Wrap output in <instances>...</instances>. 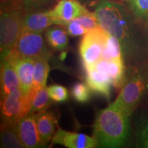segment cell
I'll return each mask as SVG.
<instances>
[{
	"mask_svg": "<svg viewBox=\"0 0 148 148\" xmlns=\"http://www.w3.org/2000/svg\"><path fill=\"white\" fill-rule=\"evenodd\" d=\"M107 34L108 33L99 26L90 29L83 36L79 51L85 69L93 66L103 58Z\"/></svg>",
	"mask_w": 148,
	"mask_h": 148,
	"instance_id": "cell-5",
	"label": "cell"
},
{
	"mask_svg": "<svg viewBox=\"0 0 148 148\" xmlns=\"http://www.w3.org/2000/svg\"><path fill=\"white\" fill-rule=\"evenodd\" d=\"M1 3L0 48L2 60L13 49L21 34L25 12L14 1Z\"/></svg>",
	"mask_w": 148,
	"mask_h": 148,
	"instance_id": "cell-4",
	"label": "cell"
},
{
	"mask_svg": "<svg viewBox=\"0 0 148 148\" xmlns=\"http://www.w3.org/2000/svg\"><path fill=\"white\" fill-rule=\"evenodd\" d=\"M85 71L86 72V84L90 89L109 99L111 94V86L113 85L108 73L93 67L85 69Z\"/></svg>",
	"mask_w": 148,
	"mask_h": 148,
	"instance_id": "cell-13",
	"label": "cell"
},
{
	"mask_svg": "<svg viewBox=\"0 0 148 148\" xmlns=\"http://www.w3.org/2000/svg\"><path fill=\"white\" fill-rule=\"evenodd\" d=\"M145 21L146 25H147V26L148 27V18H146V19H145Z\"/></svg>",
	"mask_w": 148,
	"mask_h": 148,
	"instance_id": "cell-31",
	"label": "cell"
},
{
	"mask_svg": "<svg viewBox=\"0 0 148 148\" xmlns=\"http://www.w3.org/2000/svg\"><path fill=\"white\" fill-rule=\"evenodd\" d=\"M90 88L87 84L77 82L72 87L71 93L75 100L79 103H85L90 98Z\"/></svg>",
	"mask_w": 148,
	"mask_h": 148,
	"instance_id": "cell-24",
	"label": "cell"
},
{
	"mask_svg": "<svg viewBox=\"0 0 148 148\" xmlns=\"http://www.w3.org/2000/svg\"><path fill=\"white\" fill-rule=\"evenodd\" d=\"M56 25V21L51 15L50 10L45 11H27L23 18V29L41 33Z\"/></svg>",
	"mask_w": 148,
	"mask_h": 148,
	"instance_id": "cell-12",
	"label": "cell"
},
{
	"mask_svg": "<svg viewBox=\"0 0 148 148\" xmlns=\"http://www.w3.org/2000/svg\"><path fill=\"white\" fill-rule=\"evenodd\" d=\"M50 0H14V1L20 6L25 12L34 10L48 2Z\"/></svg>",
	"mask_w": 148,
	"mask_h": 148,
	"instance_id": "cell-28",
	"label": "cell"
},
{
	"mask_svg": "<svg viewBox=\"0 0 148 148\" xmlns=\"http://www.w3.org/2000/svg\"><path fill=\"white\" fill-rule=\"evenodd\" d=\"M93 132L99 147H123L129 136L130 117L111 103L97 113Z\"/></svg>",
	"mask_w": 148,
	"mask_h": 148,
	"instance_id": "cell-2",
	"label": "cell"
},
{
	"mask_svg": "<svg viewBox=\"0 0 148 148\" xmlns=\"http://www.w3.org/2000/svg\"><path fill=\"white\" fill-rule=\"evenodd\" d=\"M1 99L20 88V82L13 65L8 59L1 60Z\"/></svg>",
	"mask_w": 148,
	"mask_h": 148,
	"instance_id": "cell-15",
	"label": "cell"
},
{
	"mask_svg": "<svg viewBox=\"0 0 148 148\" xmlns=\"http://www.w3.org/2000/svg\"><path fill=\"white\" fill-rule=\"evenodd\" d=\"M51 99L56 102H63L68 99L69 95L65 87L60 84H53L47 87Z\"/></svg>",
	"mask_w": 148,
	"mask_h": 148,
	"instance_id": "cell-25",
	"label": "cell"
},
{
	"mask_svg": "<svg viewBox=\"0 0 148 148\" xmlns=\"http://www.w3.org/2000/svg\"><path fill=\"white\" fill-rule=\"evenodd\" d=\"M136 141L138 147L148 148V114L138 121L136 130Z\"/></svg>",
	"mask_w": 148,
	"mask_h": 148,
	"instance_id": "cell-23",
	"label": "cell"
},
{
	"mask_svg": "<svg viewBox=\"0 0 148 148\" xmlns=\"http://www.w3.org/2000/svg\"><path fill=\"white\" fill-rule=\"evenodd\" d=\"M79 1H80V2H86V1H90V0H79Z\"/></svg>",
	"mask_w": 148,
	"mask_h": 148,
	"instance_id": "cell-30",
	"label": "cell"
},
{
	"mask_svg": "<svg viewBox=\"0 0 148 148\" xmlns=\"http://www.w3.org/2000/svg\"><path fill=\"white\" fill-rule=\"evenodd\" d=\"M1 147L23 148L14 126L1 125Z\"/></svg>",
	"mask_w": 148,
	"mask_h": 148,
	"instance_id": "cell-18",
	"label": "cell"
},
{
	"mask_svg": "<svg viewBox=\"0 0 148 148\" xmlns=\"http://www.w3.org/2000/svg\"><path fill=\"white\" fill-rule=\"evenodd\" d=\"M48 60L49 58L43 56H38L34 58L33 81L29 94V98L31 102H32V98L34 94L41 88L46 87V82L49 71Z\"/></svg>",
	"mask_w": 148,
	"mask_h": 148,
	"instance_id": "cell-16",
	"label": "cell"
},
{
	"mask_svg": "<svg viewBox=\"0 0 148 148\" xmlns=\"http://www.w3.org/2000/svg\"><path fill=\"white\" fill-rule=\"evenodd\" d=\"M102 58L108 60H124L119 40L108 33L105 42Z\"/></svg>",
	"mask_w": 148,
	"mask_h": 148,
	"instance_id": "cell-20",
	"label": "cell"
},
{
	"mask_svg": "<svg viewBox=\"0 0 148 148\" xmlns=\"http://www.w3.org/2000/svg\"><path fill=\"white\" fill-rule=\"evenodd\" d=\"M51 143L69 148H93L97 146L95 137L82 133L68 132L58 127L51 138Z\"/></svg>",
	"mask_w": 148,
	"mask_h": 148,
	"instance_id": "cell-11",
	"label": "cell"
},
{
	"mask_svg": "<svg viewBox=\"0 0 148 148\" xmlns=\"http://www.w3.org/2000/svg\"><path fill=\"white\" fill-rule=\"evenodd\" d=\"M31 101L22 93L20 88L1 99V125L14 126L23 116L29 112Z\"/></svg>",
	"mask_w": 148,
	"mask_h": 148,
	"instance_id": "cell-6",
	"label": "cell"
},
{
	"mask_svg": "<svg viewBox=\"0 0 148 148\" xmlns=\"http://www.w3.org/2000/svg\"><path fill=\"white\" fill-rule=\"evenodd\" d=\"M147 94L148 67L138 66L125 78L121 91L112 104L130 117Z\"/></svg>",
	"mask_w": 148,
	"mask_h": 148,
	"instance_id": "cell-3",
	"label": "cell"
},
{
	"mask_svg": "<svg viewBox=\"0 0 148 148\" xmlns=\"http://www.w3.org/2000/svg\"><path fill=\"white\" fill-rule=\"evenodd\" d=\"M67 34L71 36H84L88 32L87 29L82 26L80 23H78L75 19L68 22L64 25Z\"/></svg>",
	"mask_w": 148,
	"mask_h": 148,
	"instance_id": "cell-27",
	"label": "cell"
},
{
	"mask_svg": "<svg viewBox=\"0 0 148 148\" xmlns=\"http://www.w3.org/2000/svg\"><path fill=\"white\" fill-rule=\"evenodd\" d=\"M14 128L25 147L35 148L42 146L35 120V113L28 112L23 116L16 123Z\"/></svg>",
	"mask_w": 148,
	"mask_h": 148,
	"instance_id": "cell-10",
	"label": "cell"
},
{
	"mask_svg": "<svg viewBox=\"0 0 148 148\" xmlns=\"http://www.w3.org/2000/svg\"><path fill=\"white\" fill-rule=\"evenodd\" d=\"M88 10L79 0H60L50 10L56 25L64 26L68 22L82 15Z\"/></svg>",
	"mask_w": 148,
	"mask_h": 148,
	"instance_id": "cell-9",
	"label": "cell"
},
{
	"mask_svg": "<svg viewBox=\"0 0 148 148\" xmlns=\"http://www.w3.org/2000/svg\"><path fill=\"white\" fill-rule=\"evenodd\" d=\"M52 101L48 93L47 87L41 88L32 97L29 112L37 113L45 111L50 106Z\"/></svg>",
	"mask_w": 148,
	"mask_h": 148,
	"instance_id": "cell-21",
	"label": "cell"
},
{
	"mask_svg": "<svg viewBox=\"0 0 148 148\" xmlns=\"http://www.w3.org/2000/svg\"><path fill=\"white\" fill-rule=\"evenodd\" d=\"M75 20L80 23L85 28L87 29L88 31L100 26L99 23H98L97 17H96L95 14L91 13L89 11L86 13L75 18Z\"/></svg>",
	"mask_w": 148,
	"mask_h": 148,
	"instance_id": "cell-26",
	"label": "cell"
},
{
	"mask_svg": "<svg viewBox=\"0 0 148 148\" xmlns=\"http://www.w3.org/2000/svg\"><path fill=\"white\" fill-rule=\"evenodd\" d=\"M125 61L109 60L108 73L112 79V85L116 88L122 87L125 80Z\"/></svg>",
	"mask_w": 148,
	"mask_h": 148,
	"instance_id": "cell-19",
	"label": "cell"
},
{
	"mask_svg": "<svg viewBox=\"0 0 148 148\" xmlns=\"http://www.w3.org/2000/svg\"><path fill=\"white\" fill-rule=\"evenodd\" d=\"M9 1H14V0H1V3L9 2Z\"/></svg>",
	"mask_w": 148,
	"mask_h": 148,
	"instance_id": "cell-29",
	"label": "cell"
},
{
	"mask_svg": "<svg viewBox=\"0 0 148 148\" xmlns=\"http://www.w3.org/2000/svg\"><path fill=\"white\" fill-rule=\"evenodd\" d=\"M128 10L116 1L98 0L93 13L100 27L119 40L125 64L136 67L146 65L148 34L138 28Z\"/></svg>",
	"mask_w": 148,
	"mask_h": 148,
	"instance_id": "cell-1",
	"label": "cell"
},
{
	"mask_svg": "<svg viewBox=\"0 0 148 148\" xmlns=\"http://www.w3.org/2000/svg\"><path fill=\"white\" fill-rule=\"evenodd\" d=\"M129 10L140 19L148 18V0H125Z\"/></svg>",
	"mask_w": 148,
	"mask_h": 148,
	"instance_id": "cell-22",
	"label": "cell"
},
{
	"mask_svg": "<svg viewBox=\"0 0 148 148\" xmlns=\"http://www.w3.org/2000/svg\"><path fill=\"white\" fill-rule=\"evenodd\" d=\"M5 58L10 61L15 69L19 79L20 89L22 93L29 97L34 75V58L20 56L13 53H9L4 59Z\"/></svg>",
	"mask_w": 148,
	"mask_h": 148,
	"instance_id": "cell-8",
	"label": "cell"
},
{
	"mask_svg": "<svg viewBox=\"0 0 148 148\" xmlns=\"http://www.w3.org/2000/svg\"><path fill=\"white\" fill-rule=\"evenodd\" d=\"M67 32L58 27H49L46 29L45 38L49 45L57 51H63L67 47Z\"/></svg>",
	"mask_w": 148,
	"mask_h": 148,
	"instance_id": "cell-17",
	"label": "cell"
},
{
	"mask_svg": "<svg viewBox=\"0 0 148 148\" xmlns=\"http://www.w3.org/2000/svg\"><path fill=\"white\" fill-rule=\"evenodd\" d=\"M35 120L42 146L46 145L56 132L58 124L56 117L53 113L45 110L35 113Z\"/></svg>",
	"mask_w": 148,
	"mask_h": 148,
	"instance_id": "cell-14",
	"label": "cell"
},
{
	"mask_svg": "<svg viewBox=\"0 0 148 148\" xmlns=\"http://www.w3.org/2000/svg\"><path fill=\"white\" fill-rule=\"evenodd\" d=\"M9 53L32 58L43 56L49 59L51 56V53L46 47L41 33L25 29H22L13 49Z\"/></svg>",
	"mask_w": 148,
	"mask_h": 148,
	"instance_id": "cell-7",
	"label": "cell"
}]
</instances>
